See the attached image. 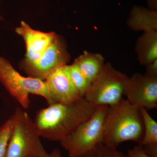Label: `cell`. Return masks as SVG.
<instances>
[{"label": "cell", "mask_w": 157, "mask_h": 157, "mask_svg": "<svg viewBox=\"0 0 157 157\" xmlns=\"http://www.w3.org/2000/svg\"><path fill=\"white\" fill-rule=\"evenodd\" d=\"M144 124L143 138L138 144L142 146L157 145V123L151 116L147 109L140 107Z\"/></svg>", "instance_id": "obj_14"}, {"label": "cell", "mask_w": 157, "mask_h": 157, "mask_svg": "<svg viewBox=\"0 0 157 157\" xmlns=\"http://www.w3.org/2000/svg\"><path fill=\"white\" fill-rule=\"evenodd\" d=\"M0 81L24 109L29 107L30 95L41 96L48 105L53 104L44 80L22 76L7 59L0 56Z\"/></svg>", "instance_id": "obj_5"}, {"label": "cell", "mask_w": 157, "mask_h": 157, "mask_svg": "<svg viewBox=\"0 0 157 157\" xmlns=\"http://www.w3.org/2000/svg\"><path fill=\"white\" fill-rule=\"evenodd\" d=\"M146 66V74L150 76H157V59Z\"/></svg>", "instance_id": "obj_19"}, {"label": "cell", "mask_w": 157, "mask_h": 157, "mask_svg": "<svg viewBox=\"0 0 157 157\" xmlns=\"http://www.w3.org/2000/svg\"><path fill=\"white\" fill-rule=\"evenodd\" d=\"M3 19L2 17V16L0 15V21L2 20Z\"/></svg>", "instance_id": "obj_22"}, {"label": "cell", "mask_w": 157, "mask_h": 157, "mask_svg": "<svg viewBox=\"0 0 157 157\" xmlns=\"http://www.w3.org/2000/svg\"><path fill=\"white\" fill-rule=\"evenodd\" d=\"M67 67L70 78L74 86L80 97L81 98H84L90 86V82L85 77L76 65L73 63L71 65H68Z\"/></svg>", "instance_id": "obj_15"}, {"label": "cell", "mask_w": 157, "mask_h": 157, "mask_svg": "<svg viewBox=\"0 0 157 157\" xmlns=\"http://www.w3.org/2000/svg\"><path fill=\"white\" fill-rule=\"evenodd\" d=\"M124 95L131 104L146 109L157 107V76L137 73L127 77Z\"/></svg>", "instance_id": "obj_7"}, {"label": "cell", "mask_w": 157, "mask_h": 157, "mask_svg": "<svg viewBox=\"0 0 157 157\" xmlns=\"http://www.w3.org/2000/svg\"><path fill=\"white\" fill-rule=\"evenodd\" d=\"M140 108L123 99L108 107L104 118L102 144L117 148L125 141L139 143L144 135Z\"/></svg>", "instance_id": "obj_2"}, {"label": "cell", "mask_w": 157, "mask_h": 157, "mask_svg": "<svg viewBox=\"0 0 157 157\" xmlns=\"http://www.w3.org/2000/svg\"><path fill=\"white\" fill-rule=\"evenodd\" d=\"M147 3L148 9L157 10V0H145Z\"/></svg>", "instance_id": "obj_21"}, {"label": "cell", "mask_w": 157, "mask_h": 157, "mask_svg": "<svg viewBox=\"0 0 157 157\" xmlns=\"http://www.w3.org/2000/svg\"><path fill=\"white\" fill-rule=\"evenodd\" d=\"M127 157H151L144 150L143 147L139 144L129 150Z\"/></svg>", "instance_id": "obj_18"}, {"label": "cell", "mask_w": 157, "mask_h": 157, "mask_svg": "<svg viewBox=\"0 0 157 157\" xmlns=\"http://www.w3.org/2000/svg\"><path fill=\"white\" fill-rule=\"evenodd\" d=\"M108 106H98L92 115L60 142L69 157H83L102 143L104 118Z\"/></svg>", "instance_id": "obj_4"}, {"label": "cell", "mask_w": 157, "mask_h": 157, "mask_svg": "<svg viewBox=\"0 0 157 157\" xmlns=\"http://www.w3.org/2000/svg\"><path fill=\"white\" fill-rule=\"evenodd\" d=\"M83 157H127L116 147L107 146L103 144H98Z\"/></svg>", "instance_id": "obj_16"}, {"label": "cell", "mask_w": 157, "mask_h": 157, "mask_svg": "<svg viewBox=\"0 0 157 157\" xmlns=\"http://www.w3.org/2000/svg\"><path fill=\"white\" fill-rule=\"evenodd\" d=\"M70 60L64 42L58 36L52 42L39 59L31 64L21 66L29 76L45 80L52 72L67 65Z\"/></svg>", "instance_id": "obj_8"}, {"label": "cell", "mask_w": 157, "mask_h": 157, "mask_svg": "<svg viewBox=\"0 0 157 157\" xmlns=\"http://www.w3.org/2000/svg\"><path fill=\"white\" fill-rule=\"evenodd\" d=\"M13 127V121L11 117L0 127V157H6L7 148Z\"/></svg>", "instance_id": "obj_17"}, {"label": "cell", "mask_w": 157, "mask_h": 157, "mask_svg": "<svg viewBox=\"0 0 157 157\" xmlns=\"http://www.w3.org/2000/svg\"><path fill=\"white\" fill-rule=\"evenodd\" d=\"M97 107L84 98L70 103H55L37 112L34 124L40 137L61 142L92 115Z\"/></svg>", "instance_id": "obj_1"}, {"label": "cell", "mask_w": 157, "mask_h": 157, "mask_svg": "<svg viewBox=\"0 0 157 157\" xmlns=\"http://www.w3.org/2000/svg\"><path fill=\"white\" fill-rule=\"evenodd\" d=\"M137 59L141 65L151 63L157 59V31L144 32L136 46Z\"/></svg>", "instance_id": "obj_12"}, {"label": "cell", "mask_w": 157, "mask_h": 157, "mask_svg": "<svg viewBox=\"0 0 157 157\" xmlns=\"http://www.w3.org/2000/svg\"><path fill=\"white\" fill-rule=\"evenodd\" d=\"M13 127L6 157H40L46 151L34 121L25 111L17 108L12 116Z\"/></svg>", "instance_id": "obj_3"}, {"label": "cell", "mask_w": 157, "mask_h": 157, "mask_svg": "<svg viewBox=\"0 0 157 157\" xmlns=\"http://www.w3.org/2000/svg\"><path fill=\"white\" fill-rule=\"evenodd\" d=\"M127 25L134 31H157V10L134 6L130 12Z\"/></svg>", "instance_id": "obj_11"}, {"label": "cell", "mask_w": 157, "mask_h": 157, "mask_svg": "<svg viewBox=\"0 0 157 157\" xmlns=\"http://www.w3.org/2000/svg\"><path fill=\"white\" fill-rule=\"evenodd\" d=\"M15 32L23 38L26 52L21 66L33 63L39 59L52 42L57 36L54 32L45 33L32 29L24 21Z\"/></svg>", "instance_id": "obj_9"}, {"label": "cell", "mask_w": 157, "mask_h": 157, "mask_svg": "<svg viewBox=\"0 0 157 157\" xmlns=\"http://www.w3.org/2000/svg\"></svg>", "instance_id": "obj_23"}, {"label": "cell", "mask_w": 157, "mask_h": 157, "mask_svg": "<svg viewBox=\"0 0 157 157\" xmlns=\"http://www.w3.org/2000/svg\"><path fill=\"white\" fill-rule=\"evenodd\" d=\"M40 157H62L61 153L58 148H56L50 153L44 152Z\"/></svg>", "instance_id": "obj_20"}, {"label": "cell", "mask_w": 157, "mask_h": 157, "mask_svg": "<svg viewBox=\"0 0 157 157\" xmlns=\"http://www.w3.org/2000/svg\"><path fill=\"white\" fill-rule=\"evenodd\" d=\"M127 77L109 63L104 64L83 98L96 107L117 104L123 99Z\"/></svg>", "instance_id": "obj_6"}, {"label": "cell", "mask_w": 157, "mask_h": 157, "mask_svg": "<svg viewBox=\"0 0 157 157\" xmlns=\"http://www.w3.org/2000/svg\"><path fill=\"white\" fill-rule=\"evenodd\" d=\"M65 65L55 69L45 79L51 98L55 103H70L81 99Z\"/></svg>", "instance_id": "obj_10"}, {"label": "cell", "mask_w": 157, "mask_h": 157, "mask_svg": "<svg viewBox=\"0 0 157 157\" xmlns=\"http://www.w3.org/2000/svg\"><path fill=\"white\" fill-rule=\"evenodd\" d=\"M104 57L100 54L85 51L75 59L73 63L91 83L101 72L104 64Z\"/></svg>", "instance_id": "obj_13"}]
</instances>
